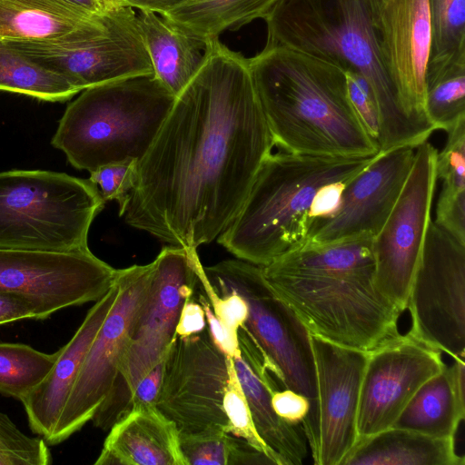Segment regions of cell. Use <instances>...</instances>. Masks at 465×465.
Here are the masks:
<instances>
[{"label": "cell", "mask_w": 465, "mask_h": 465, "mask_svg": "<svg viewBox=\"0 0 465 465\" xmlns=\"http://www.w3.org/2000/svg\"><path fill=\"white\" fill-rule=\"evenodd\" d=\"M117 294L115 280L113 287L89 309L71 340L60 348L58 359L47 376L21 401L31 430L48 444L85 355Z\"/></svg>", "instance_id": "cell-20"}, {"label": "cell", "mask_w": 465, "mask_h": 465, "mask_svg": "<svg viewBox=\"0 0 465 465\" xmlns=\"http://www.w3.org/2000/svg\"><path fill=\"white\" fill-rule=\"evenodd\" d=\"M372 239L306 242L263 266V275L311 334L369 351L399 334L402 314L375 285Z\"/></svg>", "instance_id": "cell-2"}, {"label": "cell", "mask_w": 465, "mask_h": 465, "mask_svg": "<svg viewBox=\"0 0 465 465\" xmlns=\"http://www.w3.org/2000/svg\"><path fill=\"white\" fill-rule=\"evenodd\" d=\"M214 291L239 294L248 317L241 327L262 352L282 389H291L313 401L316 374L310 333L267 282L262 267L242 260H225L203 267Z\"/></svg>", "instance_id": "cell-9"}, {"label": "cell", "mask_w": 465, "mask_h": 465, "mask_svg": "<svg viewBox=\"0 0 465 465\" xmlns=\"http://www.w3.org/2000/svg\"><path fill=\"white\" fill-rule=\"evenodd\" d=\"M153 262L146 297L138 312L119 374L92 421L104 430L129 411L137 382L165 357L181 309L199 284L196 249L166 246Z\"/></svg>", "instance_id": "cell-8"}, {"label": "cell", "mask_w": 465, "mask_h": 465, "mask_svg": "<svg viewBox=\"0 0 465 465\" xmlns=\"http://www.w3.org/2000/svg\"><path fill=\"white\" fill-rule=\"evenodd\" d=\"M166 355L137 382L131 397L129 411L132 408L155 404L161 389Z\"/></svg>", "instance_id": "cell-41"}, {"label": "cell", "mask_w": 465, "mask_h": 465, "mask_svg": "<svg viewBox=\"0 0 465 465\" xmlns=\"http://www.w3.org/2000/svg\"><path fill=\"white\" fill-rule=\"evenodd\" d=\"M273 146L249 59L212 40L137 162L123 216L171 245L210 243L241 209Z\"/></svg>", "instance_id": "cell-1"}, {"label": "cell", "mask_w": 465, "mask_h": 465, "mask_svg": "<svg viewBox=\"0 0 465 465\" xmlns=\"http://www.w3.org/2000/svg\"><path fill=\"white\" fill-rule=\"evenodd\" d=\"M136 16L153 74L177 96L202 66L206 44L153 12L139 10Z\"/></svg>", "instance_id": "cell-24"}, {"label": "cell", "mask_w": 465, "mask_h": 465, "mask_svg": "<svg viewBox=\"0 0 465 465\" xmlns=\"http://www.w3.org/2000/svg\"><path fill=\"white\" fill-rule=\"evenodd\" d=\"M198 302L203 308L207 328L213 343L226 356L233 358L240 349L239 333L237 334L230 331L220 323L214 316L205 295L199 293Z\"/></svg>", "instance_id": "cell-40"}, {"label": "cell", "mask_w": 465, "mask_h": 465, "mask_svg": "<svg viewBox=\"0 0 465 465\" xmlns=\"http://www.w3.org/2000/svg\"><path fill=\"white\" fill-rule=\"evenodd\" d=\"M414 153L415 147L411 146L379 153L346 183L336 213L330 219L314 223L305 242L326 243L373 238L397 201Z\"/></svg>", "instance_id": "cell-18"}, {"label": "cell", "mask_w": 465, "mask_h": 465, "mask_svg": "<svg viewBox=\"0 0 465 465\" xmlns=\"http://www.w3.org/2000/svg\"><path fill=\"white\" fill-rule=\"evenodd\" d=\"M71 5L91 15H102L105 13L97 0H65Z\"/></svg>", "instance_id": "cell-45"}, {"label": "cell", "mask_w": 465, "mask_h": 465, "mask_svg": "<svg viewBox=\"0 0 465 465\" xmlns=\"http://www.w3.org/2000/svg\"><path fill=\"white\" fill-rule=\"evenodd\" d=\"M407 309L409 333L453 359L465 357V243L430 220Z\"/></svg>", "instance_id": "cell-11"}, {"label": "cell", "mask_w": 465, "mask_h": 465, "mask_svg": "<svg viewBox=\"0 0 465 465\" xmlns=\"http://www.w3.org/2000/svg\"><path fill=\"white\" fill-rule=\"evenodd\" d=\"M231 437L223 431L179 435L186 465H228Z\"/></svg>", "instance_id": "cell-36"}, {"label": "cell", "mask_w": 465, "mask_h": 465, "mask_svg": "<svg viewBox=\"0 0 465 465\" xmlns=\"http://www.w3.org/2000/svg\"><path fill=\"white\" fill-rule=\"evenodd\" d=\"M97 1L105 12L126 6L124 0H97Z\"/></svg>", "instance_id": "cell-46"}, {"label": "cell", "mask_w": 465, "mask_h": 465, "mask_svg": "<svg viewBox=\"0 0 465 465\" xmlns=\"http://www.w3.org/2000/svg\"><path fill=\"white\" fill-rule=\"evenodd\" d=\"M381 1H386V0H381Z\"/></svg>", "instance_id": "cell-47"}, {"label": "cell", "mask_w": 465, "mask_h": 465, "mask_svg": "<svg viewBox=\"0 0 465 465\" xmlns=\"http://www.w3.org/2000/svg\"><path fill=\"white\" fill-rule=\"evenodd\" d=\"M445 366L440 351L409 332L369 351L360 389L358 439L391 428L416 391Z\"/></svg>", "instance_id": "cell-17"}, {"label": "cell", "mask_w": 465, "mask_h": 465, "mask_svg": "<svg viewBox=\"0 0 465 465\" xmlns=\"http://www.w3.org/2000/svg\"><path fill=\"white\" fill-rule=\"evenodd\" d=\"M186 0H124L126 6L163 15Z\"/></svg>", "instance_id": "cell-44"}, {"label": "cell", "mask_w": 465, "mask_h": 465, "mask_svg": "<svg viewBox=\"0 0 465 465\" xmlns=\"http://www.w3.org/2000/svg\"><path fill=\"white\" fill-rule=\"evenodd\" d=\"M377 154L335 157L282 150L272 153L241 209L217 237L218 242L240 260L268 265L306 241L312 224V206L321 189L350 181Z\"/></svg>", "instance_id": "cell-5"}, {"label": "cell", "mask_w": 465, "mask_h": 465, "mask_svg": "<svg viewBox=\"0 0 465 465\" xmlns=\"http://www.w3.org/2000/svg\"><path fill=\"white\" fill-rule=\"evenodd\" d=\"M176 96L154 74L89 87L70 103L51 143L78 170L138 162L153 143Z\"/></svg>", "instance_id": "cell-6"}, {"label": "cell", "mask_w": 465, "mask_h": 465, "mask_svg": "<svg viewBox=\"0 0 465 465\" xmlns=\"http://www.w3.org/2000/svg\"><path fill=\"white\" fill-rule=\"evenodd\" d=\"M428 379L391 427L438 438L455 437L465 417L464 358Z\"/></svg>", "instance_id": "cell-22"}, {"label": "cell", "mask_w": 465, "mask_h": 465, "mask_svg": "<svg viewBox=\"0 0 465 465\" xmlns=\"http://www.w3.org/2000/svg\"><path fill=\"white\" fill-rule=\"evenodd\" d=\"M104 203L90 179L44 170L0 172V248L87 249L90 226Z\"/></svg>", "instance_id": "cell-7"}, {"label": "cell", "mask_w": 465, "mask_h": 465, "mask_svg": "<svg viewBox=\"0 0 465 465\" xmlns=\"http://www.w3.org/2000/svg\"><path fill=\"white\" fill-rule=\"evenodd\" d=\"M430 49L428 64L465 62V0H428Z\"/></svg>", "instance_id": "cell-32"}, {"label": "cell", "mask_w": 465, "mask_h": 465, "mask_svg": "<svg viewBox=\"0 0 465 465\" xmlns=\"http://www.w3.org/2000/svg\"><path fill=\"white\" fill-rule=\"evenodd\" d=\"M0 90L64 102L81 91L64 75L34 62L0 39Z\"/></svg>", "instance_id": "cell-29"}, {"label": "cell", "mask_w": 465, "mask_h": 465, "mask_svg": "<svg viewBox=\"0 0 465 465\" xmlns=\"http://www.w3.org/2000/svg\"><path fill=\"white\" fill-rule=\"evenodd\" d=\"M197 274L199 285L203 291L214 316L227 330L238 334L239 329L248 317L246 302L235 292L219 295L208 281L201 262L197 267Z\"/></svg>", "instance_id": "cell-37"}, {"label": "cell", "mask_w": 465, "mask_h": 465, "mask_svg": "<svg viewBox=\"0 0 465 465\" xmlns=\"http://www.w3.org/2000/svg\"><path fill=\"white\" fill-rule=\"evenodd\" d=\"M206 326L205 313L201 303L193 297L187 299L181 309L175 335L188 337L201 332Z\"/></svg>", "instance_id": "cell-43"}, {"label": "cell", "mask_w": 465, "mask_h": 465, "mask_svg": "<svg viewBox=\"0 0 465 465\" xmlns=\"http://www.w3.org/2000/svg\"><path fill=\"white\" fill-rule=\"evenodd\" d=\"M223 409L228 420L227 432L246 441L255 450L264 453L275 465H282L278 456L270 450L259 436L251 410L237 376L233 359L228 356V381L223 397Z\"/></svg>", "instance_id": "cell-33"}, {"label": "cell", "mask_w": 465, "mask_h": 465, "mask_svg": "<svg viewBox=\"0 0 465 465\" xmlns=\"http://www.w3.org/2000/svg\"><path fill=\"white\" fill-rule=\"evenodd\" d=\"M345 74L351 103L366 133L379 144L381 115L375 95L364 78L349 72Z\"/></svg>", "instance_id": "cell-38"}, {"label": "cell", "mask_w": 465, "mask_h": 465, "mask_svg": "<svg viewBox=\"0 0 465 465\" xmlns=\"http://www.w3.org/2000/svg\"><path fill=\"white\" fill-rule=\"evenodd\" d=\"M310 401L304 395L291 389H282L272 394L274 411L292 425L301 424L310 409Z\"/></svg>", "instance_id": "cell-39"}, {"label": "cell", "mask_w": 465, "mask_h": 465, "mask_svg": "<svg viewBox=\"0 0 465 465\" xmlns=\"http://www.w3.org/2000/svg\"><path fill=\"white\" fill-rule=\"evenodd\" d=\"M381 0H277L263 18L266 45L282 46L356 74L371 86L381 115L380 152L416 147L432 129L403 111L384 64Z\"/></svg>", "instance_id": "cell-4"}, {"label": "cell", "mask_w": 465, "mask_h": 465, "mask_svg": "<svg viewBox=\"0 0 465 465\" xmlns=\"http://www.w3.org/2000/svg\"><path fill=\"white\" fill-rule=\"evenodd\" d=\"M454 439L391 427L358 439L341 465H464Z\"/></svg>", "instance_id": "cell-23"}, {"label": "cell", "mask_w": 465, "mask_h": 465, "mask_svg": "<svg viewBox=\"0 0 465 465\" xmlns=\"http://www.w3.org/2000/svg\"><path fill=\"white\" fill-rule=\"evenodd\" d=\"M277 0H186L161 15L180 30L205 44L227 30L263 19Z\"/></svg>", "instance_id": "cell-27"}, {"label": "cell", "mask_w": 465, "mask_h": 465, "mask_svg": "<svg viewBox=\"0 0 465 465\" xmlns=\"http://www.w3.org/2000/svg\"><path fill=\"white\" fill-rule=\"evenodd\" d=\"M5 41L81 92L125 78L153 74L137 16L124 6L107 11L104 25L46 40Z\"/></svg>", "instance_id": "cell-10"}, {"label": "cell", "mask_w": 465, "mask_h": 465, "mask_svg": "<svg viewBox=\"0 0 465 465\" xmlns=\"http://www.w3.org/2000/svg\"><path fill=\"white\" fill-rule=\"evenodd\" d=\"M248 59L279 150L335 157H366L380 152L351 103L343 70L282 46L265 45Z\"/></svg>", "instance_id": "cell-3"}, {"label": "cell", "mask_w": 465, "mask_h": 465, "mask_svg": "<svg viewBox=\"0 0 465 465\" xmlns=\"http://www.w3.org/2000/svg\"><path fill=\"white\" fill-rule=\"evenodd\" d=\"M227 381L228 356L213 343L207 326L188 337L175 335L154 406L174 423L179 435L227 432Z\"/></svg>", "instance_id": "cell-14"}, {"label": "cell", "mask_w": 465, "mask_h": 465, "mask_svg": "<svg viewBox=\"0 0 465 465\" xmlns=\"http://www.w3.org/2000/svg\"><path fill=\"white\" fill-rule=\"evenodd\" d=\"M43 320L40 311L17 294L0 292V325L23 320Z\"/></svg>", "instance_id": "cell-42"}, {"label": "cell", "mask_w": 465, "mask_h": 465, "mask_svg": "<svg viewBox=\"0 0 465 465\" xmlns=\"http://www.w3.org/2000/svg\"><path fill=\"white\" fill-rule=\"evenodd\" d=\"M438 150L429 141L415 147L411 171L381 229L372 239L374 282L401 312L407 309L420 262L437 177Z\"/></svg>", "instance_id": "cell-13"}, {"label": "cell", "mask_w": 465, "mask_h": 465, "mask_svg": "<svg viewBox=\"0 0 465 465\" xmlns=\"http://www.w3.org/2000/svg\"><path fill=\"white\" fill-rule=\"evenodd\" d=\"M379 23L384 64L403 111L415 123L435 131L425 108L430 49L428 0L383 1Z\"/></svg>", "instance_id": "cell-19"}, {"label": "cell", "mask_w": 465, "mask_h": 465, "mask_svg": "<svg viewBox=\"0 0 465 465\" xmlns=\"http://www.w3.org/2000/svg\"><path fill=\"white\" fill-rule=\"evenodd\" d=\"M60 349L45 353L24 343L0 342V393L22 401L47 376Z\"/></svg>", "instance_id": "cell-31"}, {"label": "cell", "mask_w": 465, "mask_h": 465, "mask_svg": "<svg viewBox=\"0 0 465 465\" xmlns=\"http://www.w3.org/2000/svg\"><path fill=\"white\" fill-rule=\"evenodd\" d=\"M136 161H125L103 165L90 173V181L100 187L106 201H116L119 216H123L136 178Z\"/></svg>", "instance_id": "cell-35"}, {"label": "cell", "mask_w": 465, "mask_h": 465, "mask_svg": "<svg viewBox=\"0 0 465 465\" xmlns=\"http://www.w3.org/2000/svg\"><path fill=\"white\" fill-rule=\"evenodd\" d=\"M106 13L91 15L65 0H0V39L57 38L104 25Z\"/></svg>", "instance_id": "cell-25"}, {"label": "cell", "mask_w": 465, "mask_h": 465, "mask_svg": "<svg viewBox=\"0 0 465 465\" xmlns=\"http://www.w3.org/2000/svg\"><path fill=\"white\" fill-rule=\"evenodd\" d=\"M118 270L89 248L70 252L0 248V292L30 301L43 320L72 306L95 302L114 284Z\"/></svg>", "instance_id": "cell-15"}, {"label": "cell", "mask_w": 465, "mask_h": 465, "mask_svg": "<svg viewBox=\"0 0 465 465\" xmlns=\"http://www.w3.org/2000/svg\"><path fill=\"white\" fill-rule=\"evenodd\" d=\"M436 177L441 181L434 223L465 243V122L447 132V141L436 159Z\"/></svg>", "instance_id": "cell-28"}, {"label": "cell", "mask_w": 465, "mask_h": 465, "mask_svg": "<svg viewBox=\"0 0 465 465\" xmlns=\"http://www.w3.org/2000/svg\"><path fill=\"white\" fill-rule=\"evenodd\" d=\"M425 108L434 130L447 133L465 122V62L427 64Z\"/></svg>", "instance_id": "cell-30"}, {"label": "cell", "mask_w": 465, "mask_h": 465, "mask_svg": "<svg viewBox=\"0 0 465 465\" xmlns=\"http://www.w3.org/2000/svg\"><path fill=\"white\" fill-rule=\"evenodd\" d=\"M95 465H186L179 432L154 405L132 408L111 428Z\"/></svg>", "instance_id": "cell-21"}, {"label": "cell", "mask_w": 465, "mask_h": 465, "mask_svg": "<svg viewBox=\"0 0 465 465\" xmlns=\"http://www.w3.org/2000/svg\"><path fill=\"white\" fill-rule=\"evenodd\" d=\"M152 273V262L118 270L117 297L85 355L50 445L59 444L81 430L111 391L146 297Z\"/></svg>", "instance_id": "cell-12"}, {"label": "cell", "mask_w": 465, "mask_h": 465, "mask_svg": "<svg viewBox=\"0 0 465 465\" xmlns=\"http://www.w3.org/2000/svg\"><path fill=\"white\" fill-rule=\"evenodd\" d=\"M232 359L259 436L282 465L302 464L307 456V441L302 425L288 423L272 405V394L280 387L262 379L240 349Z\"/></svg>", "instance_id": "cell-26"}, {"label": "cell", "mask_w": 465, "mask_h": 465, "mask_svg": "<svg viewBox=\"0 0 465 465\" xmlns=\"http://www.w3.org/2000/svg\"><path fill=\"white\" fill-rule=\"evenodd\" d=\"M52 455L42 437L23 433L0 412V465H49Z\"/></svg>", "instance_id": "cell-34"}, {"label": "cell", "mask_w": 465, "mask_h": 465, "mask_svg": "<svg viewBox=\"0 0 465 465\" xmlns=\"http://www.w3.org/2000/svg\"><path fill=\"white\" fill-rule=\"evenodd\" d=\"M310 341L317 396L301 425L314 464L341 465L358 440L360 389L368 351L311 333Z\"/></svg>", "instance_id": "cell-16"}]
</instances>
